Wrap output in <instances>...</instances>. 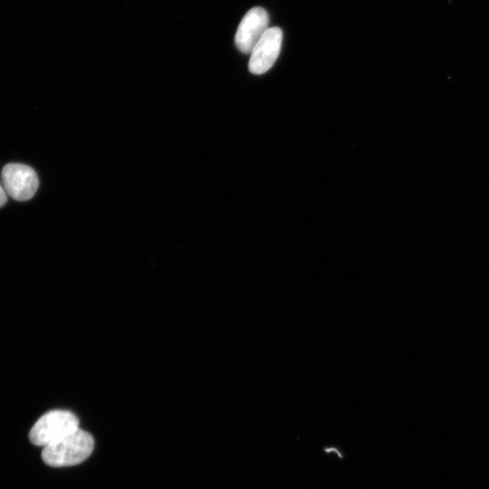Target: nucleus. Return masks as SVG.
<instances>
[{"label":"nucleus","mask_w":489,"mask_h":489,"mask_svg":"<svg viewBox=\"0 0 489 489\" xmlns=\"http://www.w3.org/2000/svg\"><path fill=\"white\" fill-rule=\"evenodd\" d=\"M2 182L7 196L18 201L32 198L39 185L35 171L20 163H9L4 167Z\"/></svg>","instance_id":"3"},{"label":"nucleus","mask_w":489,"mask_h":489,"mask_svg":"<svg viewBox=\"0 0 489 489\" xmlns=\"http://www.w3.org/2000/svg\"><path fill=\"white\" fill-rule=\"evenodd\" d=\"M283 32L279 27H269L251 52L248 63L253 74L267 72L275 62L281 50Z\"/></svg>","instance_id":"5"},{"label":"nucleus","mask_w":489,"mask_h":489,"mask_svg":"<svg viewBox=\"0 0 489 489\" xmlns=\"http://www.w3.org/2000/svg\"><path fill=\"white\" fill-rule=\"evenodd\" d=\"M93 437L78 428L62 439L43 448L42 458L51 466H69L82 463L91 454Z\"/></svg>","instance_id":"1"},{"label":"nucleus","mask_w":489,"mask_h":489,"mask_svg":"<svg viewBox=\"0 0 489 489\" xmlns=\"http://www.w3.org/2000/svg\"><path fill=\"white\" fill-rule=\"evenodd\" d=\"M269 16L262 7L250 9L242 18L235 36V43L243 53H251L255 44L267 31Z\"/></svg>","instance_id":"4"},{"label":"nucleus","mask_w":489,"mask_h":489,"mask_svg":"<svg viewBox=\"0 0 489 489\" xmlns=\"http://www.w3.org/2000/svg\"><path fill=\"white\" fill-rule=\"evenodd\" d=\"M79 420L68 410L55 409L43 415L29 433L30 441L40 446H49L77 430Z\"/></svg>","instance_id":"2"},{"label":"nucleus","mask_w":489,"mask_h":489,"mask_svg":"<svg viewBox=\"0 0 489 489\" xmlns=\"http://www.w3.org/2000/svg\"><path fill=\"white\" fill-rule=\"evenodd\" d=\"M7 201V194L3 187V185L0 183V207L3 206Z\"/></svg>","instance_id":"6"}]
</instances>
